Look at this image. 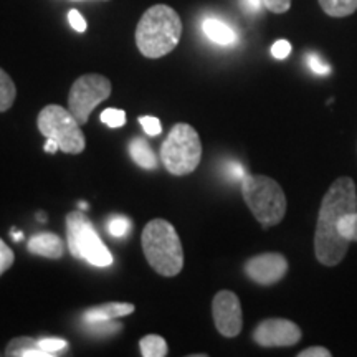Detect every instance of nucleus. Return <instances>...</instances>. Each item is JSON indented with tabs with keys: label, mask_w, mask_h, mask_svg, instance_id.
<instances>
[{
	"label": "nucleus",
	"mask_w": 357,
	"mask_h": 357,
	"mask_svg": "<svg viewBox=\"0 0 357 357\" xmlns=\"http://www.w3.org/2000/svg\"><path fill=\"white\" fill-rule=\"evenodd\" d=\"M319 6L329 17L342 19L357 10V0H319Z\"/></svg>",
	"instance_id": "dca6fc26"
},
{
	"label": "nucleus",
	"mask_w": 357,
	"mask_h": 357,
	"mask_svg": "<svg viewBox=\"0 0 357 357\" xmlns=\"http://www.w3.org/2000/svg\"><path fill=\"white\" fill-rule=\"evenodd\" d=\"M160 159L172 176H187L194 172L202 159L199 132L190 124H176L160 147Z\"/></svg>",
	"instance_id": "39448f33"
},
{
	"label": "nucleus",
	"mask_w": 357,
	"mask_h": 357,
	"mask_svg": "<svg viewBox=\"0 0 357 357\" xmlns=\"http://www.w3.org/2000/svg\"><path fill=\"white\" fill-rule=\"evenodd\" d=\"M68 22H70V25L73 26V30H77V32H79V33H83L88 26L86 20L83 19V15L78 10L68 12Z\"/></svg>",
	"instance_id": "c756f323"
},
{
	"label": "nucleus",
	"mask_w": 357,
	"mask_h": 357,
	"mask_svg": "<svg viewBox=\"0 0 357 357\" xmlns=\"http://www.w3.org/2000/svg\"><path fill=\"white\" fill-rule=\"evenodd\" d=\"M86 329L95 336H113L123 329V324L116 319H102V321H84Z\"/></svg>",
	"instance_id": "6ab92c4d"
},
{
	"label": "nucleus",
	"mask_w": 357,
	"mask_h": 357,
	"mask_svg": "<svg viewBox=\"0 0 357 357\" xmlns=\"http://www.w3.org/2000/svg\"><path fill=\"white\" fill-rule=\"evenodd\" d=\"M182 37V20L172 7H149L136 26V45L141 55L158 60L171 53Z\"/></svg>",
	"instance_id": "f03ea898"
},
{
	"label": "nucleus",
	"mask_w": 357,
	"mask_h": 357,
	"mask_svg": "<svg viewBox=\"0 0 357 357\" xmlns=\"http://www.w3.org/2000/svg\"><path fill=\"white\" fill-rule=\"evenodd\" d=\"M13 261H15V255H13L12 248L0 238V276L13 265Z\"/></svg>",
	"instance_id": "393cba45"
},
{
	"label": "nucleus",
	"mask_w": 357,
	"mask_h": 357,
	"mask_svg": "<svg viewBox=\"0 0 357 357\" xmlns=\"http://www.w3.org/2000/svg\"><path fill=\"white\" fill-rule=\"evenodd\" d=\"M38 217H40V218H38L40 222H45V220H47V218H45V213H38Z\"/></svg>",
	"instance_id": "f704fd0d"
},
{
	"label": "nucleus",
	"mask_w": 357,
	"mask_h": 357,
	"mask_svg": "<svg viewBox=\"0 0 357 357\" xmlns=\"http://www.w3.org/2000/svg\"><path fill=\"white\" fill-rule=\"evenodd\" d=\"M111 95V82L102 75L88 73L79 77L71 84L68 95V109L79 123V126L88 123L93 109Z\"/></svg>",
	"instance_id": "6e6552de"
},
{
	"label": "nucleus",
	"mask_w": 357,
	"mask_h": 357,
	"mask_svg": "<svg viewBox=\"0 0 357 357\" xmlns=\"http://www.w3.org/2000/svg\"><path fill=\"white\" fill-rule=\"evenodd\" d=\"M129 229H131V223H129L126 217H114L108 223V231L113 236H118V238L126 235Z\"/></svg>",
	"instance_id": "b1692460"
},
{
	"label": "nucleus",
	"mask_w": 357,
	"mask_h": 357,
	"mask_svg": "<svg viewBox=\"0 0 357 357\" xmlns=\"http://www.w3.org/2000/svg\"><path fill=\"white\" fill-rule=\"evenodd\" d=\"M242 194L248 208L265 229L278 225L287 213V195L275 178L245 176Z\"/></svg>",
	"instance_id": "20e7f679"
},
{
	"label": "nucleus",
	"mask_w": 357,
	"mask_h": 357,
	"mask_svg": "<svg viewBox=\"0 0 357 357\" xmlns=\"http://www.w3.org/2000/svg\"><path fill=\"white\" fill-rule=\"evenodd\" d=\"M202 30L211 42L222 45V47H229L236 42V33L230 25L218 19H205L202 24Z\"/></svg>",
	"instance_id": "4468645a"
},
{
	"label": "nucleus",
	"mask_w": 357,
	"mask_h": 357,
	"mask_svg": "<svg viewBox=\"0 0 357 357\" xmlns=\"http://www.w3.org/2000/svg\"><path fill=\"white\" fill-rule=\"evenodd\" d=\"M12 238L15 240V242H20V240H24V234L19 230H12Z\"/></svg>",
	"instance_id": "72a5a7b5"
},
{
	"label": "nucleus",
	"mask_w": 357,
	"mask_h": 357,
	"mask_svg": "<svg viewBox=\"0 0 357 357\" xmlns=\"http://www.w3.org/2000/svg\"><path fill=\"white\" fill-rule=\"evenodd\" d=\"M288 273V260L281 253H261L245 263V275L261 287L278 283Z\"/></svg>",
	"instance_id": "9b49d317"
},
{
	"label": "nucleus",
	"mask_w": 357,
	"mask_h": 357,
	"mask_svg": "<svg viewBox=\"0 0 357 357\" xmlns=\"http://www.w3.org/2000/svg\"><path fill=\"white\" fill-rule=\"evenodd\" d=\"M307 65H310V68L318 75H328L329 71H331V66H329L328 63H324V61L321 60L318 55L307 56Z\"/></svg>",
	"instance_id": "c85d7f7f"
},
{
	"label": "nucleus",
	"mask_w": 357,
	"mask_h": 357,
	"mask_svg": "<svg viewBox=\"0 0 357 357\" xmlns=\"http://www.w3.org/2000/svg\"><path fill=\"white\" fill-rule=\"evenodd\" d=\"M242 3H243V7L247 8L248 12L257 13L261 8V6H263V0H242Z\"/></svg>",
	"instance_id": "2f4dec72"
},
{
	"label": "nucleus",
	"mask_w": 357,
	"mask_h": 357,
	"mask_svg": "<svg viewBox=\"0 0 357 357\" xmlns=\"http://www.w3.org/2000/svg\"><path fill=\"white\" fill-rule=\"evenodd\" d=\"M79 207H82V211H86V208H88V204L82 202V204H79Z\"/></svg>",
	"instance_id": "c9c22d12"
},
{
	"label": "nucleus",
	"mask_w": 357,
	"mask_h": 357,
	"mask_svg": "<svg viewBox=\"0 0 357 357\" xmlns=\"http://www.w3.org/2000/svg\"><path fill=\"white\" fill-rule=\"evenodd\" d=\"M291 53V43L288 40H278V42L273 43L271 47V55H273L276 60H284V58L289 56Z\"/></svg>",
	"instance_id": "bb28decb"
},
{
	"label": "nucleus",
	"mask_w": 357,
	"mask_h": 357,
	"mask_svg": "<svg viewBox=\"0 0 357 357\" xmlns=\"http://www.w3.org/2000/svg\"><path fill=\"white\" fill-rule=\"evenodd\" d=\"M212 316L217 331L223 337H236L243 328V312L238 296L223 289L218 291L212 301Z\"/></svg>",
	"instance_id": "1a4fd4ad"
},
{
	"label": "nucleus",
	"mask_w": 357,
	"mask_h": 357,
	"mask_svg": "<svg viewBox=\"0 0 357 357\" xmlns=\"http://www.w3.org/2000/svg\"><path fill=\"white\" fill-rule=\"evenodd\" d=\"M37 344H38V339H33V337H29V336L13 337L12 341L7 344L6 354L12 356V357H22L26 349H30V347H33Z\"/></svg>",
	"instance_id": "412c9836"
},
{
	"label": "nucleus",
	"mask_w": 357,
	"mask_h": 357,
	"mask_svg": "<svg viewBox=\"0 0 357 357\" xmlns=\"http://www.w3.org/2000/svg\"><path fill=\"white\" fill-rule=\"evenodd\" d=\"M357 211V189L351 177H337L321 202L314 231V255L324 266H336L346 257L351 242L339 234L337 223Z\"/></svg>",
	"instance_id": "f257e3e1"
},
{
	"label": "nucleus",
	"mask_w": 357,
	"mask_h": 357,
	"mask_svg": "<svg viewBox=\"0 0 357 357\" xmlns=\"http://www.w3.org/2000/svg\"><path fill=\"white\" fill-rule=\"evenodd\" d=\"M17 98V88L10 75L6 70L0 68V113H6L12 108Z\"/></svg>",
	"instance_id": "a211bd4d"
},
{
	"label": "nucleus",
	"mask_w": 357,
	"mask_h": 357,
	"mask_svg": "<svg viewBox=\"0 0 357 357\" xmlns=\"http://www.w3.org/2000/svg\"><path fill=\"white\" fill-rule=\"evenodd\" d=\"M339 234L344 236L346 240H349L351 243H357V211L346 213L337 223Z\"/></svg>",
	"instance_id": "aec40b11"
},
{
	"label": "nucleus",
	"mask_w": 357,
	"mask_h": 357,
	"mask_svg": "<svg viewBox=\"0 0 357 357\" xmlns=\"http://www.w3.org/2000/svg\"><path fill=\"white\" fill-rule=\"evenodd\" d=\"M29 252L33 255L58 260L63 257L65 245L61 238L52 231H42V234L33 235L29 242Z\"/></svg>",
	"instance_id": "f8f14e48"
},
{
	"label": "nucleus",
	"mask_w": 357,
	"mask_h": 357,
	"mask_svg": "<svg viewBox=\"0 0 357 357\" xmlns=\"http://www.w3.org/2000/svg\"><path fill=\"white\" fill-rule=\"evenodd\" d=\"M134 305L131 303H106V305H100L95 307H89L84 312V321H102V319H118L123 316L132 314Z\"/></svg>",
	"instance_id": "ddd939ff"
},
{
	"label": "nucleus",
	"mask_w": 357,
	"mask_h": 357,
	"mask_svg": "<svg viewBox=\"0 0 357 357\" xmlns=\"http://www.w3.org/2000/svg\"><path fill=\"white\" fill-rule=\"evenodd\" d=\"M101 123L108 124L109 128H121L126 123V113L123 109H114V108H108L105 109L100 116Z\"/></svg>",
	"instance_id": "4be33fe9"
},
{
	"label": "nucleus",
	"mask_w": 357,
	"mask_h": 357,
	"mask_svg": "<svg viewBox=\"0 0 357 357\" xmlns=\"http://www.w3.org/2000/svg\"><path fill=\"white\" fill-rule=\"evenodd\" d=\"M129 154L134 162L142 169H155L158 166V159H155V154L151 149L149 142L146 139H141V137H136L129 142Z\"/></svg>",
	"instance_id": "2eb2a0df"
},
{
	"label": "nucleus",
	"mask_w": 357,
	"mask_h": 357,
	"mask_svg": "<svg viewBox=\"0 0 357 357\" xmlns=\"http://www.w3.org/2000/svg\"><path fill=\"white\" fill-rule=\"evenodd\" d=\"M66 238L70 253L75 258L100 268L113 265V255L83 212H70L66 215Z\"/></svg>",
	"instance_id": "423d86ee"
},
{
	"label": "nucleus",
	"mask_w": 357,
	"mask_h": 357,
	"mask_svg": "<svg viewBox=\"0 0 357 357\" xmlns=\"http://www.w3.org/2000/svg\"><path fill=\"white\" fill-rule=\"evenodd\" d=\"M38 131L47 139L58 142L60 151L65 154H82L86 147L84 134L79 128V123L70 109L61 108L58 105H48L40 111Z\"/></svg>",
	"instance_id": "0eeeda50"
},
{
	"label": "nucleus",
	"mask_w": 357,
	"mask_h": 357,
	"mask_svg": "<svg viewBox=\"0 0 357 357\" xmlns=\"http://www.w3.org/2000/svg\"><path fill=\"white\" fill-rule=\"evenodd\" d=\"M300 326L289 319L271 318L253 329V341L261 347H291L301 341Z\"/></svg>",
	"instance_id": "9d476101"
},
{
	"label": "nucleus",
	"mask_w": 357,
	"mask_h": 357,
	"mask_svg": "<svg viewBox=\"0 0 357 357\" xmlns=\"http://www.w3.org/2000/svg\"><path fill=\"white\" fill-rule=\"evenodd\" d=\"M139 123L147 136H159V134L162 132L160 121L158 118H154V116H141Z\"/></svg>",
	"instance_id": "a878e982"
},
{
	"label": "nucleus",
	"mask_w": 357,
	"mask_h": 357,
	"mask_svg": "<svg viewBox=\"0 0 357 357\" xmlns=\"http://www.w3.org/2000/svg\"><path fill=\"white\" fill-rule=\"evenodd\" d=\"M142 252L155 273L176 276L184 268V250L172 223L154 218L142 230Z\"/></svg>",
	"instance_id": "7ed1b4c3"
},
{
	"label": "nucleus",
	"mask_w": 357,
	"mask_h": 357,
	"mask_svg": "<svg viewBox=\"0 0 357 357\" xmlns=\"http://www.w3.org/2000/svg\"><path fill=\"white\" fill-rule=\"evenodd\" d=\"M263 6L273 13H284L291 7V0H263Z\"/></svg>",
	"instance_id": "cd10ccee"
},
{
	"label": "nucleus",
	"mask_w": 357,
	"mask_h": 357,
	"mask_svg": "<svg viewBox=\"0 0 357 357\" xmlns=\"http://www.w3.org/2000/svg\"><path fill=\"white\" fill-rule=\"evenodd\" d=\"M38 346L42 347L43 351L52 352L53 356H58L60 352H63L66 347H68V342L60 337H42L38 339Z\"/></svg>",
	"instance_id": "5701e85b"
},
{
	"label": "nucleus",
	"mask_w": 357,
	"mask_h": 357,
	"mask_svg": "<svg viewBox=\"0 0 357 357\" xmlns=\"http://www.w3.org/2000/svg\"><path fill=\"white\" fill-rule=\"evenodd\" d=\"M331 351L326 349L323 346H314V347H306L305 351L298 352V357H331Z\"/></svg>",
	"instance_id": "7c9ffc66"
},
{
	"label": "nucleus",
	"mask_w": 357,
	"mask_h": 357,
	"mask_svg": "<svg viewBox=\"0 0 357 357\" xmlns=\"http://www.w3.org/2000/svg\"><path fill=\"white\" fill-rule=\"evenodd\" d=\"M58 151H60V146H58V142L53 141V139H47V142H45V153L56 154Z\"/></svg>",
	"instance_id": "473e14b6"
},
{
	"label": "nucleus",
	"mask_w": 357,
	"mask_h": 357,
	"mask_svg": "<svg viewBox=\"0 0 357 357\" xmlns=\"http://www.w3.org/2000/svg\"><path fill=\"white\" fill-rule=\"evenodd\" d=\"M141 356L144 357H164L169 354V347L166 339L158 334H147L139 341Z\"/></svg>",
	"instance_id": "f3484780"
}]
</instances>
